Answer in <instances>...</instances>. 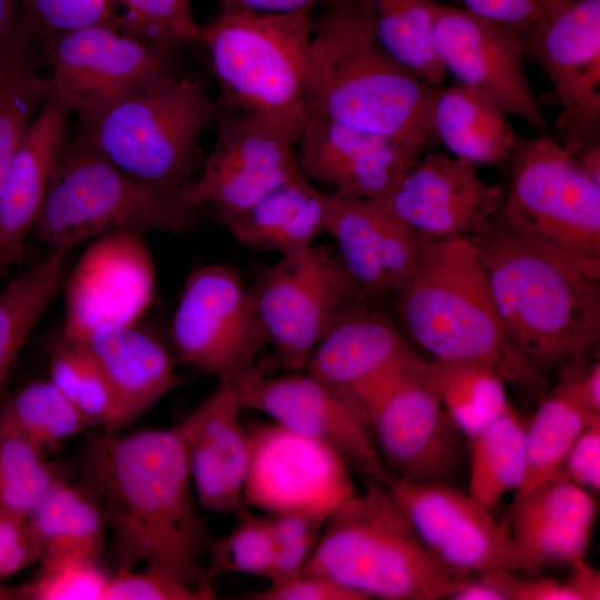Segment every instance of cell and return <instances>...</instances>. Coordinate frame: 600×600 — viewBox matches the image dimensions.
Masks as SVG:
<instances>
[{"mask_svg":"<svg viewBox=\"0 0 600 600\" xmlns=\"http://www.w3.org/2000/svg\"><path fill=\"white\" fill-rule=\"evenodd\" d=\"M508 343L542 377L590 357L600 338V283L533 248L496 218L472 239Z\"/></svg>","mask_w":600,"mask_h":600,"instance_id":"3","label":"cell"},{"mask_svg":"<svg viewBox=\"0 0 600 600\" xmlns=\"http://www.w3.org/2000/svg\"><path fill=\"white\" fill-rule=\"evenodd\" d=\"M96 358L119 403L126 424L144 413L179 382L163 343L136 324L107 327L81 340Z\"/></svg>","mask_w":600,"mask_h":600,"instance_id":"28","label":"cell"},{"mask_svg":"<svg viewBox=\"0 0 600 600\" xmlns=\"http://www.w3.org/2000/svg\"><path fill=\"white\" fill-rule=\"evenodd\" d=\"M251 600H363L356 592L317 573L301 572L249 593Z\"/></svg>","mask_w":600,"mask_h":600,"instance_id":"49","label":"cell"},{"mask_svg":"<svg viewBox=\"0 0 600 600\" xmlns=\"http://www.w3.org/2000/svg\"><path fill=\"white\" fill-rule=\"evenodd\" d=\"M504 192L474 164L442 153L414 160L378 201L417 241L473 239L497 217Z\"/></svg>","mask_w":600,"mask_h":600,"instance_id":"20","label":"cell"},{"mask_svg":"<svg viewBox=\"0 0 600 600\" xmlns=\"http://www.w3.org/2000/svg\"><path fill=\"white\" fill-rule=\"evenodd\" d=\"M59 478L44 451L0 429V510L30 516Z\"/></svg>","mask_w":600,"mask_h":600,"instance_id":"40","label":"cell"},{"mask_svg":"<svg viewBox=\"0 0 600 600\" xmlns=\"http://www.w3.org/2000/svg\"><path fill=\"white\" fill-rule=\"evenodd\" d=\"M37 42L18 12L0 43V193L19 143L51 93L49 79L38 71Z\"/></svg>","mask_w":600,"mask_h":600,"instance_id":"31","label":"cell"},{"mask_svg":"<svg viewBox=\"0 0 600 600\" xmlns=\"http://www.w3.org/2000/svg\"><path fill=\"white\" fill-rule=\"evenodd\" d=\"M560 474L589 492L600 491V420L589 423L571 446Z\"/></svg>","mask_w":600,"mask_h":600,"instance_id":"50","label":"cell"},{"mask_svg":"<svg viewBox=\"0 0 600 600\" xmlns=\"http://www.w3.org/2000/svg\"><path fill=\"white\" fill-rule=\"evenodd\" d=\"M577 160L583 173L600 186V143H596L581 152Z\"/></svg>","mask_w":600,"mask_h":600,"instance_id":"54","label":"cell"},{"mask_svg":"<svg viewBox=\"0 0 600 600\" xmlns=\"http://www.w3.org/2000/svg\"><path fill=\"white\" fill-rule=\"evenodd\" d=\"M427 380L448 416L468 439L509 407L503 379L486 363L431 360Z\"/></svg>","mask_w":600,"mask_h":600,"instance_id":"34","label":"cell"},{"mask_svg":"<svg viewBox=\"0 0 600 600\" xmlns=\"http://www.w3.org/2000/svg\"><path fill=\"white\" fill-rule=\"evenodd\" d=\"M388 487L428 549L449 567L469 573L523 572L507 520L451 483L392 477Z\"/></svg>","mask_w":600,"mask_h":600,"instance_id":"19","label":"cell"},{"mask_svg":"<svg viewBox=\"0 0 600 600\" xmlns=\"http://www.w3.org/2000/svg\"><path fill=\"white\" fill-rule=\"evenodd\" d=\"M421 154L389 139L326 118H306L297 146L312 182L368 199L383 198Z\"/></svg>","mask_w":600,"mask_h":600,"instance_id":"24","label":"cell"},{"mask_svg":"<svg viewBox=\"0 0 600 600\" xmlns=\"http://www.w3.org/2000/svg\"><path fill=\"white\" fill-rule=\"evenodd\" d=\"M392 296L402 336L432 360L482 362L514 384L542 382L506 339L473 240L418 241L414 266Z\"/></svg>","mask_w":600,"mask_h":600,"instance_id":"4","label":"cell"},{"mask_svg":"<svg viewBox=\"0 0 600 600\" xmlns=\"http://www.w3.org/2000/svg\"><path fill=\"white\" fill-rule=\"evenodd\" d=\"M540 1L543 2V1H547V0H540Z\"/></svg>","mask_w":600,"mask_h":600,"instance_id":"58","label":"cell"},{"mask_svg":"<svg viewBox=\"0 0 600 600\" xmlns=\"http://www.w3.org/2000/svg\"><path fill=\"white\" fill-rule=\"evenodd\" d=\"M554 387L584 412L600 416V363L590 357L576 359L558 372Z\"/></svg>","mask_w":600,"mask_h":600,"instance_id":"51","label":"cell"},{"mask_svg":"<svg viewBox=\"0 0 600 600\" xmlns=\"http://www.w3.org/2000/svg\"><path fill=\"white\" fill-rule=\"evenodd\" d=\"M327 200L328 192L301 171L247 209L218 219L240 244L281 257L310 248L326 232Z\"/></svg>","mask_w":600,"mask_h":600,"instance_id":"29","label":"cell"},{"mask_svg":"<svg viewBox=\"0 0 600 600\" xmlns=\"http://www.w3.org/2000/svg\"><path fill=\"white\" fill-rule=\"evenodd\" d=\"M502 110L482 93L459 83L439 88L433 127L453 157L491 164L511 157L519 140Z\"/></svg>","mask_w":600,"mask_h":600,"instance_id":"30","label":"cell"},{"mask_svg":"<svg viewBox=\"0 0 600 600\" xmlns=\"http://www.w3.org/2000/svg\"><path fill=\"white\" fill-rule=\"evenodd\" d=\"M303 122L297 117L220 108L213 147L179 201L194 213L212 204L217 217L252 206L301 172L297 146Z\"/></svg>","mask_w":600,"mask_h":600,"instance_id":"11","label":"cell"},{"mask_svg":"<svg viewBox=\"0 0 600 600\" xmlns=\"http://www.w3.org/2000/svg\"><path fill=\"white\" fill-rule=\"evenodd\" d=\"M40 563L36 579L18 587L22 600H103L111 577L100 562L60 557Z\"/></svg>","mask_w":600,"mask_h":600,"instance_id":"43","label":"cell"},{"mask_svg":"<svg viewBox=\"0 0 600 600\" xmlns=\"http://www.w3.org/2000/svg\"><path fill=\"white\" fill-rule=\"evenodd\" d=\"M233 384L242 409L334 448L364 479H392L363 418L306 370L264 377L254 367Z\"/></svg>","mask_w":600,"mask_h":600,"instance_id":"18","label":"cell"},{"mask_svg":"<svg viewBox=\"0 0 600 600\" xmlns=\"http://www.w3.org/2000/svg\"><path fill=\"white\" fill-rule=\"evenodd\" d=\"M242 410L233 382L218 381L176 426L200 507L236 517L249 510L243 484L251 444Z\"/></svg>","mask_w":600,"mask_h":600,"instance_id":"22","label":"cell"},{"mask_svg":"<svg viewBox=\"0 0 600 600\" xmlns=\"http://www.w3.org/2000/svg\"><path fill=\"white\" fill-rule=\"evenodd\" d=\"M219 109L198 80L159 74L107 106L72 141L141 184L178 199L196 177L200 141Z\"/></svg>","mask_w":600,"mask_h":600,"instance_id":"6","label":"cell"},{"mask_svg":"<svg viewBox=\"0 0 600 600\" xmlns=\"http://www.w3.org/2000/svg\"><path fill=\"white\" fill-rule=\"evenodd\" d=\"M302 572L327 577L363 600L449 599L472 576L437 558L388 484L371 479L327 519Z\"/></svg>","mask_w":600,"mask_h":600,"instance_id":"5","label":"cell"},{"mask_svg":"<svg viewBox=\"0 0 600 600\" xmlns=\"http://www.w3.org/2000/svg\"><path fill=\"white\" fill-rule=\"evenodd\" d=\"M233 528L210 541L207 577L212 582L223 574H249L268 579L272 564V542L267 516L251 509L237 517Z\"/></svg>","mask_w":600,"mask_h":600,"instance_id":"41","label":"cell"},{"mask_svg":"<svg viewBox=\"0 0 600 600\" xmlns=\"http://www.w3.org/2000/svg\"><path fill=\"white\" fill-rule=\"evenodd\" d=\"M193 216L176 197L141 184L70 141L52 174L33 232L50 249L70 250L118 231L182 232Z\"/></svg>","mask_w":600,"mask_h":600,"instance_id":"9","label":"cell"},{"mask_svg":"<svg viewBox=\"0 0 600 600\" xmlns=\"http://www.w3.org/2000/svg\"><path fill=\"white\" fill-rule=\"evenodd\" d=\"M597 420L600 416L588 414L553 388L527 421V470L516 496L530 492L558 477L573 442L589 423Z\"/></svg>","mask_w":600,"mask_h":600,"instance_id":"37","label":"cell"},{"mask_svg":"<svg viewBox=\"0 0 600 600\" xmlns=\"http://www.w3.org/2000/svg\"><path fill=\"white\" fill-rule=\"evenodd\" d=\"M51 92L82 127L141 81L171 73L172 52L107 23L53 36L44 41Z\"/></svg>","mask_w":600,"mask_h":600,"instance_id":"16","label":"cell"},{"mask_svg":"<svg viewBox=\"0 0 600 600\" xmlns=\"http://www.w3.org/2000/svg\"><path fill=\"white\" fill-rule=\"evenodd\" d=\"M29 518L41 544V560L80 557L100 562L107 519L100 503L81 484L59 478Z\"/></svg>","mask_w":600,"mask_h":600,"instance_id":"32","label":"cell"},{"mask_svg":"<svg viewBox=\"0 0 600 600\" xmlns=\"http://www.w3.org/2000/svg\"><path fill=\"white\" fill-rule=\"evenodd\" d=\"M87 426L49 379L19 388L0 406V429L24 438L42 451L77 436Z\"/></svg>","mask_w":600,"mask_h":600,"instance_id":"39","label":"cell"},{"mask_svg":"<svg viewBox=\"0 0 600 600\" xmlns=\"http://www.w3.org/2000/svg\"><path fill=\"white\" fill-rule=\"evenodd\" d=\"M42 549L27 514L0 510V580L40 562Z\"/></svg>","mask_w":600,"mask_h":600,"instance_id":"48","label":"cell"},{"mask_svg":"<svg viewBox=\"0 0 600 600\" xmlns=\"http://www.w3.org/2000/svg\"><path fill=\"white\" fill-rule=\"evenodd\" d=\"M496 219L539 251L600 278V186L550 136L519 139Z\"/></svg>","mask_w":600,"mask_h":600,"instance_id":"8","label":"cell"},{"mask_svg":"<svg viewBox=\"0 0 600 600\" xmlns=\"http://www.w3.org/2000/svg\"><path fill=\"white\" fill-rule=\"evenodd\" d=\"M68 252L67 249H50L41 261L17 273L0 289V406L19 353L62 290Z\"/></svg>","mask_w":600,"mask_h":600,"instance_id":"33","label":"cell"},{"mask_svg":"<svg viewBox=\"0 0 600 600\" xmlns=\"http://www.w3.org/2000/svg\"><path fill=\"white\" fill-rule=\"evenodd\" d=\"M48 379L88 427H101L112 432L124 426L108 378L82 342L60 337L50 354Z\"/></svg>","mask_w":600,"mask_h":600,"instance_id":"38","label":"cell"},{"mask_svg":"<svg viewBox=\"0 0 600 600\" xmlns=\"http://www.w3.org/2000/svg\"><path fill=\"white\" fill-rule=\"evenodd\" d=\"M313 30L308 11L221 9L200 27L198 41L220 88V108L304 120Z\"/></svg>","mask_w":600,"mask_h":600,"instance_id":"7","label":"cell"},{"mask_svg":"<svg viewBox=\"0 0 600 600\" xmlns=\"http://www.w3.org/2000/svg\"><path fill=\"white\" fill-rule=\"evenodd\" d=\"M464 9L489 20L519 39L539 17L540 0H462Z\"/></svg>","mask_w":600,"mask_h":600,"instance_id":"52","label":"cell"},{"mask_svg":"<svg viewBox=\"0 0 600 600\" xmlns=\"http://www.w3.org/2000/svg\"><path fill=\"white\" fill-rule=\"evenodd\" d=\"M18 4L20 17L38 41L92 24L116 27L110 0H18Z\"/></svg>","mask_w":600,"mask_h":600,"instance_id":"45","label":"cell"},{"mask_svg":"<svg viewBox=\"0 0 600 600\" xmlns=\"http://www.w3.org/2000/svg\"><path fill=\"white\" fill-rule=\"evenodd\" d=\"M247 427L251 448L243 500L249 509L327 520L358 492L350 464L334 448L271 420Z\"/></svg>","mask_w":600,"mask_h":600,"instance_id":"15","label":"cell"},{"mask_svg":"<svg viewBox=\"0 0 600 600\" xmlns=\"http://www.w3.org/2000/svg\"><path fill=\"white\" fill-rule=\"evenodd\" d=\"M80 482L100 503L116 572L143 567L212 589L202 559L210 539L178 429L104 431L80 457Z\"/></svg>","mask_w":600,"mask_h":600,"instance_id":"1","label":"cell"},{"mask_svg":"<svg viewBox=\"0 0 600 600\" xmlns=\"http://www.w3.org/2000/svg\"><path fill=\"white\" fill-rule=\"evenodd\" d=\"M428 366L414 352L358 389L351 402L393 477L451 483L462 433L428 383Z\"/></svg>","mask_w":600,"mask_h":600,"instance_id":"10","label":"cell"},{"mask_svg":"<svg viewBox=\"0 0 600 600\" xmlns=\"http://www.w3.org/2000/svg\"><path fill=\"white\" fill-rule=\"evenodd\" d=\"M433 41L443 69L461 84L489 98L504 114L549 136L546 117L526 76L523 46L516 34L464 8L439 3Z\"/></svg>","mask_w":600,"mask_h":600,"instance_id":"21","label":"cell"},{"mask_svg":"<svg viewBox=\"0 0 600 600\" xmlns=\"http://www.w3.org/2000/svg\"><path fill=\"white\" fill-rule=\"evenodd\" d=\"M70 114L51 92L13 154L0 193V269L21 261L66 148Z\"/></svg>","mask_w":600,"mask_h":600,"instance_id":"27","label":"cell"},{"mask_svg":"<svg viewBox=\"0 0 600 600\" xmlns=\"http://www.w3.org/2000/svg\"><path fill=\"white\" fill-rule=\"evenodd\" d=\"M110 2H111L112 6L114 7L116 3H119V0H110Z\"/></svg>","mask_w":600,"mask_h":600,"instance_id":"57","label":"cell"},{"mask_svg":"<svg viewBox=\"0 0 600 600\" xmlns=\"http://www.w3.org/2000/svg\"><path fill=\"white\" fill-rule=\"evenodd\" d=\"M376 38L397 62L441 87L443 69L433 41L438 0H368Z\"/></svg>","mask_w":600,"mask_h":600,"instance_id":"36","label":"cell"},{"mask_svg":"<svg viewBox=\"0 0 600 600\" xmlns=\"http://www.w3.org/2000/svg\"><path fill=\"white\" fill-rule=\"evenodd\" d=\"M0 600H22L19 588H10L0 584Z\"/></svg>","mask_w":600,"mask_h":600,"instance_id":"56","label":"cell"},{"mask_svg":"<svg viewBox=\"0 0 600 600\" xmlns=\"http://www.w3.org/2000/svg\"><path fill=\"white\" fill-rule=\"evenodd\" d=\"M438 90L381 48L368 0H332L314 21L306 118H326L421 154L437 140Z\"/></svg>","mask_w":600,"mask_h":600,"instance_id":"2","label":"cell"},{"mask_svg":"<svg viewBox=\"0 0 600 600\" xmlns=\"http://www.w3.org/2000/svg\"><path fill=\"white\" fill-rule=\"evenodd\" d=\"M214 596L212 589L192 587L168 574L144 569L111 576L103 600H208Z\"/></svg>","mask_w":600,"mask_h":600,"instance_id":"47","label":"cell"},{"mask_svg":"<svg viewBox=\"0 0 600 600\" xmlns=\"http://www.w3.org/2000/svg\"><path fill=\"white\" fill-rule=\"evenodd\" d=\"M191 1L119 0L124 12L117 18L116 27L171 51L198 43L200 26Z\"/></svg>","mask_w":600,"mask_h":600,"instance_id":"42","label":"cell"},{"mask_svg":"<svg viewBox=\"0 0 600 600\" xmlns=\"http://www.w3.org/2000/svg\"><path fill=\"white\" fill-rule=\"evenodd\" d=\"M170 338L180 361L218 381H237L254 368L267 343L249 288L223 263L196 268L184 281Z\"/></svg>","mask_w":600,"mask_h":600,"instance_id":"12","label":"cell"},{"mask_svg":"<svg viewBox=\"0 0 600 600\" xmlns=\"http://www.w3.org/2000/svg\"><path fill=\"white\" fill-rule=\"evenodd\" d=\"M597 509L591 492L561 474L516 496L507 523L523 573L583 558Z\"/></svg>","mask_w":600,"mask_h":600,"instance_id":"26","label":"cell"},{"mask_svg":"<svg viewBox=\"0 0 600 600\" xmlns=\"http://www.w3.org/2000/svg\"><path fill=\"white\" fill-rule=\"evenodd\" d=\"M249 292L267 343L286 372L304 370L334 313L356 296L338 257L316 243L281 256Z\"/></svg>","mask_w":600,"mask_h":600,"instance_id":"14","label":"cell"},{"mask_svg":"<svg viewBox=\"0 0 600 600\" xmlns=\"http://www.w3.org/2000/svg\"><path fill=\"white\" fill-rule=\"evenodd\" d=\"M527 421L510 406L469 439V493L493 507L507 492L518 490L526 470Z\"/></svg>","mask_w":600,"mask_h":600,"instance_id":"35","label":"cell"},{"mask_svg":"<svg viewBox=\"0 0 600 600\" xmlns=\"http://www.w3.org/2000/svg\"><path fill=\"white\" fill-rule=\"evenodd\" d=\"M326 232L361 299L393 294L414 266L417 239L378 200L328 192Z\"/></svg>","mask_w":600,"mask_h":600,"instance_id":"23","label":"cell"},{"mask_svg":"<svg viewBox=\"0 0 600 600\" xmlns=\"http://www.w3.org/2000/svg\"><path fill=\"white\" fill-rule=\"evenodd\" d=\"M520 38L561 106L558 128L573 157L600 138V0H547Z\"/></svg>","mask_w":600,"mask_h":600,"instance_id":"13","label":"cell"},{"mask_svg":"<svg viewBox=\"0 0 600 600\" xmlns=\"http://www.w3.org/2000/svg\"><path fill=\"white\" fill-rule=\"evenodd\" d=\"M221 9L243 10L257 13H290L308 11L332 0H216Z\"/></svg>","mask_w":600,"mask_h":600,"instance_id":"53","label":"cell"},{"mask_svg":"<svg viewBox=\"0 0 600 600\" xmlns=\"http://www.w3.org/2000/svg\"><path fill=\"white\" fill-rule=\"evenodd\" d=\"M412 352L393 319L373 301L352 296L330 320L304 370L348 401Z\"/></svg>","mask_w":600,"mask_h":600,"instance_id":"25","label":"cell"},{"mask_svg":"<svg viewBox=\"0 0 600 600\" xmlns=\"http://www.w3.org/2000/svg\"><path fill=\"white\" fill-rule=\"evenodd\" d=\"M266 516L272 542V564L267 579L271 583L303 571L327 520L300 512Z\"/></svg>","mask_w":600,"mask_h":600,"instance_id":"44","label":"cell"},{"mask_svg":"<svg viewBox=\"0 0 600 600\" xmlns=\"http://www.w3.org/2000/svg\"><path fill=\"white\" fill-rule=\"evenodd\" d=\"M18 0H0V43L9 34L16 21Z\"/></svg>","mask_w":600,"mask_h":600,"instance_id":"55","label":"cell"},{"mask_svg":"<svg viewBox=\"0 0 600 600\" xmlns=\"http://www.w3.org/2000/svg\"><path fill=\"white\" fill-rule=\"evenodd\" d=\"M142 233L93 239L67 273L61 337L81 341L94 330L136 324L156 294V269Z\"/></svg>","mask_w":600,"mask_h":600,"instance_id":"17","label":"cell"},{"mask_svg":"<svg viewBox=\"0 0 600 600\" xmlns=\"http://www.w3.org/2000/svg\"><path fill=\"white\" fill-rule=\"evenodd\" d=\"M568 577L560 581L538 573L504 572L502 584L510 600H599L600 574L584 558H579L570 566Z\"/></svg>","mask_w":600,"mask_h":600,"instance_id":"46","label":"cell"}]
</instances>
